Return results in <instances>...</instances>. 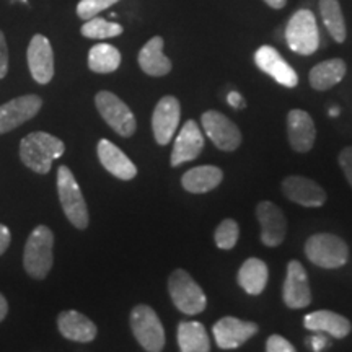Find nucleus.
Segmentation results:
<instances>
[{"mask_svg": "<svg viewBox=\"0 0 352 352\" xmlns=\"http://www.w3.org/2000/svg\"><path fill=\"white\" fill-rule=\"evenodd\" d=\"M201 122L208 138L220 151L233 152L240 147L241 132L239 126L228 120L226 114L210 109L202 114Z\"/></svg>", "mask_w": 352, "mask_h": 352, "instance_id": "9", "label": "nucleus"}, {"mask_svg": "<svg viewBox=\"0 0 352 352\" xmlns=\"http://www.w3.org/2000/svg\"><path fill=\"white\" fill-rule=\"evenodd\" d=\"M287 135L290 147L296 152L311 151L316 139V127L310 114L303 109H292L287 114Z\"/></svg>", "mask_w": 352, "mask_h": 352, "instance_id": "19", "label": "nucleus"}, {"mask_svg": "<svg viewBox=\"0 0 352 352\" xmlns=\"http://www.w3.org/2000/svg\"><path fill=\"white\" fill-rule=\"evenodd\" d=\"M28 67L32 72V77L41 85H46L54 77V52L50 39L43 34H34L30 41L28 52Z\"/></svg>", "mask_w": 352, "mask_h": 352, "instance_id": "12", "label": "nucleus"}, {"mask_svg": "<svg viewBox=\"0 0 352 352\" xmlns=\"http://www.w3.org/2000/svg\"><path fill=\"white\" fill-rule=\"evenodd\" d=\"M283 191L287 199L303 208H321L327 202V192L305 176H287L283 182Z\"/></svg>", "mask_w": 352, "mask_h": 352, "instance_id": "17", "label": "nucleus"}, {"mask_svg": "<svg viewBox=\"0 0 352 352\" xmlns=\"http://www.w3.org/2000/svg\"><path fill=\"white\" fill-rule=\"evenodd\" d=\"M82 34L85 38L90 39H107V38H114L120 36L122 33V26L118 23H111V21L104 20V19H95L87 20V23L82 26Z\"/></svg>", "mask_w": 352, "mask_h": 352, "instance_id": "30", "label": "nucleus"}, {"mask_svg": "<svg viewBox=\"0 0 352 352\" xmlns=\"http://www.w3.org/2000/svg\"><path fill=\"white\" fill-rule=\"evenodd\" d=\"M256 217L261 226V241L266 246H279L287 233V220L283 209L270 201H263L256 206Z\"/></svg>", "mask_w": 352, "mask_h": 352, "instance_id": "15", "label": "nucleus"}, {"mask_svg": "<svg viewBox=\"0 0 352 352\" xmlns=\"http://www.w3.org/2000/svg\"><path fill=\"white\" fill-rule=\"evenodd\" d=\"M121 65V52L108 43L95 44L88 52V67L96 74H111Z\"/></svg>", "mask_w": 352, "mask_h": 352, "instance_id": "28", "label": "nucleus"}, {"mask_svg": "<svg viewBox=\"0 0 352 352\" xmlns=\"http://www.w3.org/2000/svg\"><path fill=\"white\" fill-rule=\"evenodd\" d=\"M267 277H270V272H267L266 263L258 258H250L241 264L236 279H239L240 287L246 294H250V296H259L266 289Z\"/></svg>", "mask_w": 352, "mask_h": 352, "instance_id": "26", "label": "nucleus"}, {"mask_svg": "<svg viewBox=\"0 0 352 352\" xmlns=\"http://www.w3.org/2000/svg\"><path fill=\"white\" fill-rule=\"evenodd\" d=\"M12 241V233L8 230L7 226L0 223V256L7 252V248L10 246Z\"/></svg>", "mask_w": 352, "mask_h": 352, "instance_id": "37", "label": "nucleus"}, {"mask_svg": "<svg viewBox=\"0 0 352 352\" xmlns=\"http://www.w3.org/2000/svg\"><path fill=\"white\" fill-rule=\"evenodd\" d=\"M254 63L258 69L263 70L264 74L271 76L280 85L294 88L298 83L297 72L290 67L287 60L280 56V52L274 50L272 46H261L254 54Z\"/></svg>", "mask_w": 352, "mask_h": 352, "instance_id": "16", "label": "nucleus"}, {"mask_svg": "<svg viewBox=\"0 0 352 352\" xmlns=\"http://www.w3.org/2000/svg\"><path fill=\"white\" fill-rule=\"evenodd\" d=\"M8 314V303H7V298L0 294V321L6 320V316Z\"/></svg>", "mask_w": 352, "mask_h": 352, "instance_id": "39", "label": "nucleus"}, {"mask_svg": "<svg viewBox=\"0 0 352 352\" xmlns=\"http://www.w3.org/2000/svg\"><path fill=\"white\" fill-rule=\"evenodd\" d=\"M57 328L65 340L76 342H91L96 338V324L83 314L67 310L57 316Z\"/></svg>", "mask_w": 352, "mask_h": 352, "instance_id": "21", "label": "nucleus"}, {"mask_svg": "<svg viewBox=\"0 0 352 352\" xmlns=\"http://www.w3.org/2000/svg\"><path fill=\"white\" fill-rule=\"evenodd\" d=\"M204 148V135L196 121L189 120L176 135L173 152H171V166H179L186 162L195 160Z\"/></svg>", "mask_w": 352, "mask_h": 352, "instance_id": "18", "label": "nucleus"}, {"mask_svg": "<svg viewBox=\"0 0 352 352\" xmlns=\"http://www.w3.org/2000/svg\"><path fill=\"white\" fill-rule=\"evenodd\" d=\"M57 195L60 206L69 222L78 230H85L88 227V208L83 199L82 189L78 186L76 176L69 166L60 165L57 168Z\"/></svg>", "mask_w": 352, "mask_h": 352, "instance_id": "3", "label": "nucleus"}, {"mask_svg": "<svg viewBox=\"0 0 352 352\" xmlns=\"http://www.w3.org/2000/svg\"><path fill=\"white\" fill-rule=\"evenodd\" d=\"M271 8H276V10H280V8L285 7L287 0H264Z\"/></svg>", "mask_w": 352, "mask_h": 352, "instance_id": "40", "label": "nucleus"}, {"mask_svg": "<svg viewBox=\"0 0 352 352\" xmlns=\"http://www.w3.org/2000/svg\"><path fill=\"white\" fill-rule=\"evenodd\" d=\"M346 63L342 59H329L323 60V63L316 64L314 69L310 70V85L314 90L324 91L338 85L346 76Z\"/></svg>", "mask_w": 352, "mask_h": 352, "instance_id": "25", "label": "nucleus"}, {"mask_svg": "<svg viewBox=\"0 0 352 352\" xmlns=\"http://www.w3.org/2000/svg\"><path fill=\"white\" fill-rule=\"evenodd\" d=\"M95 104L101 118L121 138H131L135 129H138L134 113L131 111V108L118 95L107 90L100 91L95 96Z\"/></svg>", "mask_w": 352, "mask_h": 352, "instance_id": "8", "label": "nucleus"}, {"mask_svg": "<svg viewBox=\"0 0 352 352\" xmlns=\"http://www.w3.org/2000/svg\"><path fill=\"white\" fill-rule=\"evenodd\" d=\"M285 39L290 51L302 56H310L320 47V30L314 12L308 8L297 10L285 28Z\"/></svg>", "mask_w": 352, "mask_h": 352, "instance_id": "5", "label": "nucleus"}, {"mask_svg": "<svg viewBox=\"0 0 352 352\" xmlns=\"http://www.w3.org/2000/svg\"><path fill=\"white\" fill-rule=\"evenodd\" d=\"M212 331L220 349H236L258 333V324L235 316H226L214 324Z\"/></svg>", "mask_w": 352, "mask_h": 352, "instance_id": "14", "label": "nucleus"}, {"mask_svg": "<svg viewBox=\"0 0 352 352\" xmlns=\"http://www.w3.org/2000/svg\"><path fill=\"white\" fill-rule=\"evenodd\" d=\"M139 65L147 76L164 77L171 70V60L164 54V39L152 38L139 52Z\"/></svg>", "mask_w": 352, "mask_h": 352, "instance_id": "23", "label": "nucleus"}, {"mask_svg": "<svg viewBox=\"0 0 352 352\" xmlns=\"http://www.w3.org/2000/svg\"><path fill=\"white\" fill-rule=\"evenodd\" d=\"M65 144L56 135L38 131L32 132L20 142V158L34 173H50L52 162L64 155Z\"/></svg>", "mask_w": 352, "mask_h": 352, "instance_id": "1", "label": "nucleus"}, {"mask_svg": "<svg viewBox=\"0 0 352 352\" xmlns=\"http://www.w3.org/2000/svg\"><path fill=\"white\" fill-rule=\"evenodd\" d=\"M96 152H98L100 164L113 176L124 179V182H129V179L135 178V175H138V166L132 164L131 158L127 157L120 147H116L111 140L101 139L98 142V147H96Z\"/></svg>", "mask_w": 352, "mask_h": 352, "instance_id": "20", "label": "nucleus"}, {"mask_svg": "<svg viewBox=\"0 0 352 352\" xmlns=\"http://www.w3.org/2000/svg\"><path fill=\"white\" fill-rule=\"evenodd\" d=\"M240 236V227L233 219H226L220 222V226L215 230V243L220 250H232L236 245Z\"/></svg>", "mask_w": 352, "mask_h": 352, "instance_id": "31", "label": "nucleus"}, {"mask_svg": "<svg viewBox=\"0 0 352 352\" xmlns=\"http://www.w3.org/2000/svg\"><path fill=\"white\" fill-rule=\"evenodd\" d=\"M131 329L134 338L147 352H162L165 347V329L152 307H134L131 311Z\"/></svg>", "mask_w": 352, "mask_h": 352, "instance_id": "7", "label": "nucleus"}, {"mask_svg": "<svg viewBox=\"0 0 352 352\" xmlns=\"http://www.w3.org/2000/svg\"><path fill=\"white\" fill-rule=\"evenodd\" d=\"M120 0H80L77 6V15L82 20H90L95 19L98 13L107 10L114 3H118Z\"/></svg>", "mask_w": 352, "mask_h": 352, "instance_id": "32", "label": "nucleus"}, {"mask_svg": "<svg viewBox=\"0 0 352 352\" xmlns=\"http://www.w3.org/2000/svg\"><path fill=\"white\" fill-rule=\"evenodd\" d=\"M307 342H308V346H310L315 352H321L324 349V347L329 346V340H328V336L324 333H316L315 336L308 338Z\"/></svg>", "mask_w": 352, "mask_h": 352, "instance_id": "36", "label": "nucleus"}, {"mask_svg": "<svg viewBox=\"0 0 352 352\" xmlns=\"http://www.w3.org/2000/svg\"><path fill=\"white\" fill-rule=\"evenodd\" d=\"M338 162H340V166H341L342 173H344V176H346V179L352 186V145L342 148L340 157H338Z\"/></svg>", "mask_w": 352, "mask_h": 352, "instance_id": "34", "label": "nucleus"}, {"mask_svg": "<svg viewBox=\"0 0 352 352\" xmlns=\"http://www.w3.org/2000/svg\"><path fill=\"white\" fill-rule=\"evenodd\" d=\"M329 114H331V116H338V114H340V108H336V107L331 108L329 109Z\"/></svg>", "mask_w": 352, "mask_h": 352, "instance_id": "41", "label": "nucleus"}, {"mask_svg": "<svg viewBox=\"0 0 352 352\" xmlns=\"http://www.w3.org/2000/svg\"><path fill=\"white\" fill-rule=\"evenodd\" d=\"M266 352H297L290 342L285 338L279 336V334H272L266 342Z\"/></svg>", "mask_w": 352, "mask_h": 352, "instance_id": "33", "label": "nucleus"}, {"mask_svg": "<svg viewBox=\"0 0 352 352\" xmlns=\"http://www.w3.org/2000/svg\"><path fill=\"white\" fill-rule=\"evenodd\" d=\"M305 254L315 266L338 270L349 259V248L344 240L333 233H316L307 240Z\"/></svg>", "mask_w": 352, "mask_h": 352, "instance_id": "4", "label": "nucleus"}, {"mask_svg": "<svg viewBox=\"0 0 352 352\" xmlns=\"http://www.w3.org/2000/svg\"><path fill=\"white\" fill-rule=\"evenodd\" d=\"M223 171L219 166L214 165H202L196 168L188 170L183 175L182 184L188 192L192 195H204V192L212 191L222 183Z\"/></svg>", "mask_w": 352, "mask_h": 352, "instance_id": "24", "label": "nucleus"}, {"mask_svg": "<svg viewBox=\"0 0 352 352\" xmlns=\"http://www.w3.org/2000/svg\"><path fill=\"white\" fill-rule=\"evenodd\" d=\"M182 107L175 96L166 95L157 103L152 114V129L157 144L166 145L171 142L176 129H178Z\"/></svg>", "mask_w": 352, "mask_h": 352, "instance_id": "11", "label": "nucleus"}, {"mask_svg": "<svg viewBox=\"0 0 352 352\" xmlns=\"http://www.w3.org/2000/svg\"><path fill=\"white\" fill-rule=\"evenodd\" d=\"M284 303L289 308H305L311 303V290L305 267L300 261L294 259L287 264V274H285L283 289Z\"/></svg>", "mask_w": 352, "mask_h": 352, "instance_id": "13", "label": "nucleus"}, {"mask_svg": "<svg viewBox=\"0 0 352 352\" xmlns=\"http://www.w3.org/2000/svg\"><path fill=\"white\" fill-rule=\"evenodd\" d=\"M178 346L182 352H210L208 329L199 321H182L178 324Z\"/></svg>", "mask_w": 352, "mask_h": 352, "instance_id": "27", "label": "nucleus"}, {"mask_svg": "<svg viewBox=\"0 0 352 352\" xmlns=\"http://www.w3.org/2000/svg\"><path fill=\"white\" fill-rule=\"evenodd\" d=\"M54 233L50 227L38 226L30 233L25 245L23 266L33 279L41 280L50 274L52 263H54Z\"/></svg>", "mask_w": 352, "mask_h": 352, "instance_id": "2", "label": "nucleus"}, {"mask_svg": "<svg viewBox=\"0 0 352 352\" xmlns=\"http://www.w3.org/2000/svg\"><path fill=\"white\" fill-rule=\"evenodd\" d=\"M41 107L43 100L38 95H23L0 104V134H7L33 120Z\"/></svg>", "mask_w": 352, "mask_h": 352, "instance_id": "10", "label": "nucleus"}, {"mask_svg": "<svg viewBox=\"0 0 352 352\" xmlns=\"http://www.w3.org/2000/svg\"><path fill=\"white\" fill-rule=\"evenodd\" d=\"M8 72V47L3 33L0 32V78H3Z\"/></svg>", "mask_w": 352, "mask_h": 352, "instance_id": "35", "label": "nucleus"}, {"mask_svg": "<svg viewBox=\"0 0 352 352\" xmlns=\"http://www.w3.org/2000/svg\"><path fill=\"white\" fill-rule=\"evenodd\" d=\"M321 20L327 26L328 33L336 43H344L347 32H346V21L342 15L340 0H320L318 2Z\"/></svg>", "mask_w": 352, "mask_h": 352, "instance_id": "29", "label": "nucleus"}, {"mask_svg": "<svg viewBox=\"0 0 352 352\" xmlns=\"http://www.w3.org/2000/svg\"><path fill=\"white\" fill-rule=\"evenodd\" d=\"M168 292L175 307L184 315H197L208 307L204 290L184 270L171 272L168 279Z\"/></svg>", "mask_w": 352, "mask_h": 352, "instance_id": "6", "label": "nucleus"}, {"mask_svg": "<svg viewBox=\"0 0 352 352\" xmlns=\"http://www.w3.org/2000/svg\"><path fill=\"white\" fill-rule=\"evenodd\" d=\"M303 327L314 333H324L329 336L342 340L351 333V321L340 314H334L329 310H318L314 314H308L303 318Z\"/></svg>", "mask_w": 352, "mask_h": 352, "instance_id": "22", "label": "nucleus"}, {"mask_svg": "<svg viewBox=\"0 0 352 352\" xmlns=\"http://www.w3.org/2000/svg\"><path fill=\"white\" fill-rule=\"evenodd\" d=\"M227 103L235 109H243L246 107L243 96H241L239 91H230V94L227 95Z\"/></svg>", "mask_w": 352, "mask_h": 352, "instance_id": "38", "label": "nucleus"}]
</instances>
